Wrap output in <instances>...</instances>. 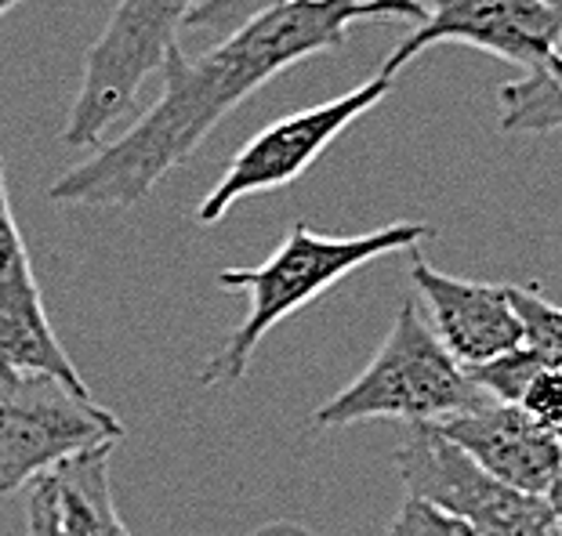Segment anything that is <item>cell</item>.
Listing matches in <instances>:
<instances>
[{
    "instance_id": "obj_1",
    "label": "cell",
    "mask_w": 562,
    "mask_h": 536,
    "mask_svg": "<svg viewBox=\"0 0 562 536\" xmlns=\"http://www.w3.org/2000/svg\"><path fill=\"white\" fill-rule=\"evenodd\" d=\"M374 19L422 26L428 11L422 0H294L222 37L200 58H186L175 44L160 62V99L116 141L58 174L47 196L66 207L142 204L244 99L291 66L338 52L356 22Z\"/></svg>"
},
{
    "instance_id": "obj_2",
    "label": "cell",
    "mask_w": 562,
    "mask_h": 536,
    "mask_svg": "<svg viewBox=\"0 0 562 536\" xmlns=\"http://www.w3.org/2000/svg\"><path fill=\"white\" fill-rule=\"evenodd\" d=\"M432 232L436 229L425 221H396L363 236H323L308 229L305 221H294L269 261L255 269H222L218 287L247 290L250 305L244 323L229 333L225 349L200 370V385H236L250 370L258 344L266 341L272 327L313 305L349 272L385 254L417 250L425 240H432Z\"/></svg>"
},
{
    "instance_id": "obj_3",
    "label": "cell",
    "mask_w": 562,
    "mask_h": 536,
    "mask_svg": "<svg viewBox=\"0 0 562 536\" xmlns=\"http://www.w3.org/2000/svg\"><path fill=\"white\" fill-rule=\"evenodd\" d=\"M483 402L490 399L450 360L417 301H403L370 366L313 413V427H349L363 421L439 424Z\"/></svg>"
},
{
    "instance_id": "obj_4",
    "label": "cell",
    "mask_w": 562,
    "mask_h": 536,
    "mask_svg": "<svg viewBox=\"0 0 562 536\" xmlns=\"http://www.w3.org/2000/svg\"><path fill=\"white\" fill-rule=\"evenodd\" d=\"M124 424L88 391L44 374L0 366V497L94 449H113Z\"/></svg>"
},
{
    "instance_id": "obj_5",
    "label": "cell",
    "mask_w": 562,
    "mask_h": 536,
    "mask_svg": "<svg viewBox=\"0 0 562 536\" xmlns=\"http://www.w3.org/2000/svg\"><path fill=\"white\" fill-rule=\"evenodd\" d=\"M200 0H121L83 55V77L69 105L63 141L74 149H99L105 127L135 102L138 88L178 41V26Z\"/></svg>"
},
{
    "instance_id": "obj_6",
    "label": "cell",
    "mask_w": 562,
    "mask_h": 536,
    "mask_svg": "<svg viewBox=\"0 0 562 536\" xmlns=\"http://www.w3.org/2000/svg\"><path fill=\"white\" fill-rule=\"evenodd\" d=\"M389 77H370L360 88L338 94L330 102L308 105V110L286 113L269 127H261L247 146L236 152L225 167V174L214 182V189L196 204L200 225H218L233 204L244 196L277 193L283 185H294L308 167H313L323 152L334 146V138L345 135L360 116H367L374 105L385 102L392 91Z\"/></svg>"
},
{
    "instance_id": "obj_7",
    "label": "cell",
    "mask_w": 562,
    "mask_h": 536,
    "mask_svg": "<svg viewBox=\"0 0 562 536\" xmlns=\"http://www.w3.org/2000/svg\"><path fill=\"white\" fill-rule=\"evenodd\" d=\"M396 471L406 497H422L450 511L469 522L475 536H555V518L544 497H526L490 479L436 424H406Z\"/></svg>"
},
{
    "instance_id": "obj_8",
    "label": "cell",
    "mask_w": 562,
    "mask_h": 536,
    "mask_svg": "<svg viewBox=\"0 0 562 536\" xmlns=\"http://www.w3.org/2000/svg\"><path fill=\"white\" fill-rule=\"evenodd\" d=\"M428 19L392 47L378 73L396 80L432 44H469L522 73H541L559 55L562 4L555 0H428Z\"/></svg>"
},
{
    "instance_id": "obj_9",
    "label": "cell",
    "mask_w": 562,
    "mask_h": 536,
    "mask_svg": "<svg viewBox=\"0 0 562 536\" xmlns=\"http://www.w3.org/2000/svg\"><path fill=\"white\" fill-rule=\"evenodd\" d=\"M0 366L44 374L63 380L74 391H88L80 370L58 341L52 319H47L26 240H22L15 210H11L4 157H0Z\"/></svg>"
},
{
    "instance_id": "obj_10",
    "label": "cell",
    "mask_w": 562,
    "mask_h": 536,
    "mask_svg": "<svg viewBox=\"0 0 562 536\" xmlns=\"http://www.w3.org/2000/svg\"><path fill=\"white\" fill-rule=\"evenodd\" d=\"M411 280L432 316L428 327L461 370L522 349V327L508 301V287L447 276L422 258V247L411 250Z\"/></svg>"
},
{
    "instance_id": "obj_11",
    "label": "cell",
    "mask_w": 562,
    "mask_h": 536,
    "mask_svg": "<svg viewBox=\"0 0 562 536\" xmlns=\"http://www.w3.org/2000/svg\"><path fill=\"white\" fill-rule=\"evenodd\" d=\"M464 457L508 490L548 497L562 475V443L555 432L533 424L519 407L483 402L469 413L436 424Z\"/></svg>"
},
{
    "instance_id": "obj_12",
    "label": "cell",
    "mask_w": 562,
    "mask_h": 536,
    "mask_svg": "<svg viewBox=\"0 0 562 536\" xmlns=\"http://www.w3.org/2000/svg\"><path fill=\"white\" fill-rule=\"evenodd\" d=\"M113 449H94L52 471L63 536H131L113 500Z\"/></svg>"
},
{
    "instance_id": "obj_13",
    "label": "cell",
    "mask_w": 562,
    "mask_h": 536,
    "mask_svg": "<svg viewBox=\"0 0 562 536\" xmlns=\"http://www.w3.org/2000/svg\"><path fill=\"white\" fill-rule=\"evenodd\" d=\"M497 124L508 135H544L562 130V52L541 73H522L501 83Z\"/></svg>"
},
{
    "instance_id": "obj_14",
    "label": "cell",
    "mask_w": 562,
    "mask_h": 536,
    "mask_svg": "<svg viewBox=\"0 0 562 536\" xmlns=\"http://www.w3.org/2000/svg\"><path fill=\"white\" fill-rule=\"evenodd\" d=\"M508 301L522 327V349H530L548 370H562V308L544 301L537 287H508Z\"/></svg>"
},
{
    "instance_id": "obj_15",
    "label": "cell",
    "mask_w": 562,
    "mask_h": 536,
    "mask_svg": "<svg viewBox=\"0 0 562 536\" xmlns=\"http://www.w3.org/2000/svg\"><path fill=\"white\" fill-rule=\"evenodd\" d=\"M537 370H544V363L537 360L530 349H516L483 366H472V370H464V374H469V380L483 399L501 402V407H519L522 391L537 377Z\"/></svg>"
},
{
    "instance_id": "obj_16",
    "label": "cell",
    "mask_w": 562,
    "mask_h": 536,
    "mask_svg": "<svg viewBox=\"0 0 562 536\" xmlns=\"http://www.w3.org/2000/svg\"><path fill=\"white\" fill-rule=\"evenodd\" d=\"M283 4H294V0H200L186 15L182 26L222 41L240 26H247V22H255L258 15H266V11L283 8Z\"/></svg>"
},
{
    "instance_id": "obj_17",
    "label": "cell",
    "mask_w": 562,
    "mask_h": 536,
    "mask_svg": "<svg viewBox=\"0 0 562 536\" xmlns=\"http://www.w3.org/2000/svg\"><path fill=\"white\" fill-rule=\"evenodd\" d=\"M385 536H475V529L469 522H461L458 515H450V511L428 504L422 497H403V504L396 511V518L389 522Z\"/></svg>"
},
{
    "instance_id": "obj_18",
    "label": "cell",
    "mask_w": 562,
    "mask_h": 536,
    "mask_svg": "<svg viewBox=\"0 0 562 536\" xmlns=\"http://www.w3.org/2000/svg\"><path fill=\"white\" fill-rule=\"evenodd\" d=\"M519 410L530 417L533 424L548 427V432H559L562 427V370H537V377L526 385Z\"/></svg>"
},
{
    "instance_id": "obj_19",
    "label": "cell",
    "mask_w": 562,
    "mask_h": 536,
    "mask_svg": "<svg viewBox=\"0 0 562 536\" xmlns=\"http://www.w3.org/2000/svg\"><path fill=\"white\" fill-rule=\"evenodd\" d=\"M26 529L30 536H63V518H58V493L55 479H44L26 486Z\"/></svg>"
},
{
    "instance_id": "obj_20",
    "label": "cell",
    "mask_w": 562,
    "mask_h": 536,
    "mask_svg": "<svg viewBox=\"0 0 562 536\" xmlns=\"http://www.w3.org/2000/svg\"><path fill=\"white\" fill-rule=\"evenodd\" d=\"M544 500H548V508H552V518H555V533L562 536V475H559V482L552 486V493H548Z\"/></svg>"
},
{
    "instance_id": "obj_21",
    "label": "cell",
    "mask_w": 562,
    "mask_h": 536,
    "mask_svg": "<svg viewBox=\"0 0 562 536\" xmlns=\"http://www.w3.org/2000/svg\"><path fill=\"white\" fill-rule=\"evenodd\" d=\"M15 4H22V0H0V15H8V11L15 8Z\"/></svg>"
},
{
    "instance_id": "obj_22",
    "label": "cell",
    "mask_w": 562,
    "mask_h": 536,
    "mask_svg": "<svg viewBox=\"0 0 562 536\" xmlns=\"http://www.w3.org/2000/svg\"><path fill=\"white\" fill-rule=\"evenodd\" d=\"M555 435H559V443H562V427H559V432H555Z\"/></svg>"
},
{
    "instance_id": "obj_23",
    "label": "cell",
    "mask_w": 562,
    "mask_h": 536,
    "mask_svg": "<svg viewBox=\"0 0 562 536\" xmlns=\"http://www.w3.org/2000/svg\"><path fill=\"white\" fill-rule=\"evenodd\" d=\"M555 4H562V0H555Z\"/></svg>"
},
{
    "instance_id": "obj_24",
    "label": "cell",
    "mask_w": 562,
    "mask_h": 536,
    "mask_svg": "<svg viewBox=\"0 0 562 536\" xmlns=\"http://www.w3.org/2000/svg\"><path fill=\"white\" fill-rule=\"evenodd\" d=\"M555 536H559V533H555Z\"/></svg>"
}]
</instances>
